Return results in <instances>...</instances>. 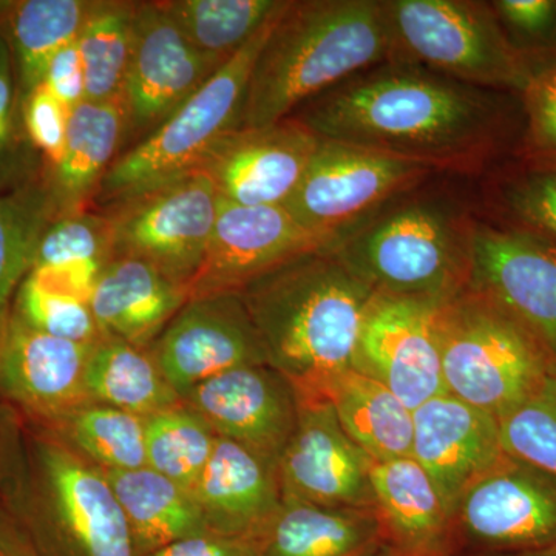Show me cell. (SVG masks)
Returning <instances> with one entry per match:
<instances>
[{"label":"cell","mask_w":556,"mask_h":556,"mask_svg":"<svg viewBox=\"0 0 556 556\" xmlns=\"http://www.w3.org/2000/svg\"><path fill=\"white\" fill-rule=\"evenodd\" d=\"M369 556H393V555L388 554V552H386V551H379V552H376V554H372Z\"/></svg>","instance_id":"obj_48"},{"label":"cell","mask_w":556,"mask_h":556,"mask_svg":"<svg viewBox=\"0 0 556 556\" xmlns=\"http://www.w3.org/2000/svg\"><path fill=\"white\" fill-rule=\"evenodd\" d=\"M24 471V419L0 399V495L13 501L20 493Z\"/></svg>","instance_id":"obj_42"},{"label":"cell","mask_w":556,"mask_h":556,"mask_svg":"<svg viewBox=\"0 0 556 556\" xmlns=\"http://www.w3.org/2000/svg\"><path fill=\"white\" fill-rule=\"evenodd\" d=\"M289 118L320 139L445 169L495 152L510 129L511 104L507 93L387 61L306 102Z\"/></svg>","instance_id":"obj_1"},{"label":"cell","mask_w":556,"mask_h":556,"mask_svg":"<svg viewBox=\"0 0 556 556\" xmlns=\"http://www.w3.org/2000/svg\"><path fill=\"white\" fill-rule=\"evenodd\" d=\"M123 101H84L72 110L64 155L46 179L56 218L87 211L100 192L102 179L115 163V153L126 137Z\"/></svg>","instance_id":"obj_25"},{"label":"cell","mask_w":556,"mask_h":556,"mask_svg":"<svg viewBox=\"0 0 556 556\" xmlns=\"http://www.w3.org/2000/svg\"><path fill=\"white\" fill-rule=\"evenodd\" d=\"M391 61L500 93L521 94L540 65L511 46L490 3L386 0Z\"/></svg>","instance_id":"obj_7"},{"label":"cell","mask_w":556,"mask_h":556,"mask_svg":"<svg viewBox=\"0 0 556 556\" xmlns=\"http://www.w3.org/2000/svg\"><path fill=\"white\" fill-rule=\"evenodd\" d=\"M497 420L508 456L556 478V375Z\"/></svg>","instance_id":"obj_37"},{"label":"cell","mask_w":556,"mask_h":556,"mask_svg":"<svg viewBox=\"0 0 556 556\" xmlns=\"http://www.w3.org/2000/svg\"><path fill=\"white\" fill-rule=\"evenodd\" d=\"M391 56L383 2L288 0L252 68L239 129L280 123Z\"/></svg>","instance_id":"obj_3"},{"label":"cell","mask_w":556,"mask_h":556,"mask_svg":"<svg viewBox=\"0 0 556 556\" xmlns=\"http://www.w3.org/2000/svg\"><path fill=\"white\" fill-rule=\"evenodd\" d=\"M506 456L492 413L447 391L413 409L412 457L433 479L453 515L464 493Z\"/></svg>","instance_id":"obj_21"},{"label":"cell","mask_w":556,"mask_h":556,"mask_svg":"<svg viewBox=\"0 0 556 556\" xmlns=\"http://www.w3.org/2000/svg\"><path fill=\"white\" fill-rule=\"evenodd\" d=\"M25 426L42 431L100 470L148 466L144 419L91 399L47 422Z\"/></svg>","instance_id":"obj_32"},{"label":"cell","mask_w":556,"mask_h":556,"mask_svg":"<svg viewBox=\"0 0 556 556\" xmlns=\"http://www.w3.org/2000/svg\"><path fill=\"white\" fill-rule=\"evenodd\" d=\"M70 113L72 110L62 104L43 84L21 101L25 134L49 161L50 169L56 167L64 155Z\"/></svg>","instance_id":"obj_41"},{"label":"cell","mask_w":556,"mask_h":556,"mask_svg":"<svg viewBox=\"0 0 556 556\" xmlns=\"http://www.w3.org/2000/svg\"><path fill=\"white\" fill-rule=\"evenodd\" d=\"M181 401L217 437L241 442L277 463L298 424V393L268 364L219 372Z\"/></svg>","instance_id":"obj_19"},{"label":"cell","mask_w":556,"mask_h":556,"mask_svg":"<svg viewBox=\"0 0 556 556\" xmlns=\"http://www.w3.org/2000/svg\"><path fill=\"white\" fill-rule=\"evenodd\" d=\"M188 300V289L149 263L115 257L98 277L89 305L105 336L149 350Z\"/></svg>","instance_id":"obj_24"},{"label":"cell","mask_w":556,"mask_h":556,"mask_svg":"<svg viewBox=\"0 0 556 556\" xmlns=\"http://www.w3.org/2000/svg\"><path fill=\"white\" fill-rule=\"evenodd\" d=\"M148 556H260V541L206 532L182 538Z\"/></svg>","instance_id":"obj_45"},{"label":"cell","mask_w":556,"mask_h":556,"mask_svg":"<svg viewBox=\"0 0 556 556\" xmlns=\"http://www.w3.org/2000/svg\"><path fill=\"white\" fill-rule=\"evenodd\" d=\"M269 367L300 401L327 399L353 369L358 336L375 292L331 249L292 260L239 292Z\"/></svg>","instance_id":"obj_2"},{"label":"cell","mask_w":556,"mask_h":556,"mask_svg":"<svg viewBox=\"0 0 556 556\" xmlns=\"http://www.w3.org/2000/svg\"><path fill=\"white\" fill-rule=\"evenodd\" d=\"M277 466L283 500L375 508V460L348 437L328 399H299L298 424Z\"/></svg>","instance_id":"obj_15"},{"label":"cell","mask_w":556,"mask_h":556,"mask_svg":"<svg viewBox=\"0 0 556 556\" xmlns=\"http://www.w3.org/2000/svg\"><path fill=\"white\" fill-rule=\"evenodd\" d=\"M283 3L285 0H166L160 5L193 47L225 64Z\"/></svg>","instance_id":"obj_33"},{"label":"cell","mask_w":556,"mask_h":556,"mask_svg":"<svg viewBox=\"0 0 556 556\" xmlns=\"http://www.w3.org/2000/svg\"><path fill=\"white\" fill-rule=\"evenodd\" d=\"M112 258L108 214L62 215L40 237L28 277L50 291L89 302L91 289Z\"/></svg>","instance_id":"obj_29"},{"label":"cell","mask_w":556,"mask_h":556,"mask_svg":"<svg viewBox=\"0 0 556 556\" xmlns=\"http://www.w3.org/2000/svg\"><path fill=\"white\" fill-rule=\"evenodd\" d=\"M219 203L217 188L201 170L112 203L113 258L142 260L189 289L206 255Z\"/></svg>","instance_id":"obj_9"},{"label":"cell","mask_w":556,"mask_h":556,"mask_svg":"<svg viewBox=\"0 0 556 556\" xmlns=\"http://www.w3.org/2000/svg\"><path fill=\"white\" fill-rule=\"evenodd\" d=\"M340 237L305 228L285 206L248 207L222 200L189 299L240 292L292 260L331 249Z\"/></svg>","instance_id":"obj_13"},{"label":"cell","mask_w":556,"mask_h":556,"mask_svg":"<svg viewBox=\"0 0 556 556\" xmlns=\"http://www.w3.org/2000/svg\"><path fill=\"white\" fill-rule=\"evenodd\" d=\"M56 218L49 186L28 181L0 192V325L35 263L40 237Z\"/></svg>","instance_id":"obj_34"},{"label":"cell","mask_w":556,"mask_h":556,"mask_svg":"<svg viewBox=\"0 0 556 556\" xmlns=\"http://www.w3.org/2000/svg\"><path fill=\"white\" fill-rule=\"evenodd\" d=\"M11 311L31 328L56 339L94 345L105 338L89 302L50 291L28 276L17 289Z\"/></svg>","instance_id":"obj_38"},{"label":"cell","mask_w":556,"mask_h":556,"mask_svg":"<svg viewBox=\"0 0 556 556\" xmlns=\"http://www.w3.org/2000/svg\"><path fill=\"white\" fill-rule=\"evenodd\" d=\"M91 348L40 332L11 311L0 325V399L31 426L87 401Z\"/></svg>","instance_id":"obj_20"},{"label":"cell","mask_w":556,"mask_h":556,"mask_svg":"<svg viewBox=\"0 0 556 556\" xmlns=\"http://www.w3.org/2000/svg\"><path fill=\"white\" fill-rule=\"evenodd\" d=\"M84 387L91 401L142 419L182 402L149 350L110 336L91 348Z\"/></svg>","instance_id":"obj_31"},{"label":"cell","mask_w":556,"mask_h":556,"mask_svg":"<svg viewBox=\"0 0 556 556\" xmlns=\"http://www.w3.org/2000/svg\"><path fill=\"white\" fill-rule=\"evenodd\" d=\"M437 332L445 391L496 417L556 375L543 345L477 289L439 306Z\"/></svg>","instance_id":"obj_6"},{"label":"cell","mask_w":556,"mask_h":556,"mask_svg":"<svg viewBox=\"0 0 556 556\" xmlns=\"http://www.w3.org/2000/svg\"><path fill=\"white\" fill-rule=\"evenodd\" d=\"M438 303L375 295L365 314L353 368L378 380L409 409L445 393Z\"/></svg>","instance_id":"obj_17"},{"label":"cell","mask_w":556,"mask_h":556,"mask_svg":"<svg viewBox=\"0 0 556 556\" xmlns=\"http://www.w3.org/2000/svg\"><path fill=\"white\" fill-rule=\"evenodd\" d=\"M479 556H556V546L547 547V548H538V551L518 552V554L479 555Z\"/></svg>","instance_id":"obj_47"},{"label":"cell","mask_w":556,"mask_h":556,"mask_svg":"<svg viewBox=\"0 0 556 556\" xmlns=\"http://www.w3.org/2000/svg\"><path fill=\"white\" fill-rule=\"evenodd\" d=\"M149 351L181 399L219 372L268 364L239 292L189 299Z\"/></svg>","instance_id":"obj_16"},{"label":"cell","mask_w":556,"mask_h":556,"mask_svg":"<svg viewBox=\"0 0 556 556\" xmlns=\"http://www.w3.org/2000/svg\"><path fill=\"white\" fill-rule=\"evenodd\" d=\"M327 399L348 437L375 463L412 456L413 409L378 380L348 369Z\"/></svg>","instance_id":"obj_30"},{"label":"cell","mask_w":556,"mask_h":556,"mask_svg":"<svg viewBox=\"0 0 556 556\" xmlns=\"http://www.w3.org/2000/svg\"><path fill=\"white\" fill-rule=\"evenodd\" d=\"M519 100L525 116L522 149L529 167L556 169V62L536 70Z\"/></svg>","instance_id":"obj_39"},{"label":"cell","mask_w":556,"mask_h":556,"mask_svg":"<svg viewBox=\"0 0 556 556\" xmlns=\"http://www.w3.org/2000/svg\"><path fill=\"white\" fill-rule=\"evenodd\" d=\"M419 188L348 229L331 248L375 294L444 305L470 285L473 219Z\"/></svg>","instance_id":"obj_4"},{"label":"cell","mask_w":556,"mask_h":556,"mask_svg":"<svg viewBox=\"0 0 556 556\" xmlns=\"http://www.w3.org/2000/svg\"><path fill=\"white\" fill-rule=\"evenodd\" d=\"M438 170L424 161L320 139L305 177L285 207L305 228L343 236Z\"/></svg>","instance_id":"obj_10"},{"label":"cell","mask_w":556,"mask_h":556,"mask_svg":"<svg viewBox=\"0 0 556 556\" xmlns=\"http://www.w3.org/2000/svg\"><path fill=\"white\" fill-rule=\"evenodd\" d=\"M137 3L94 0L76 39L86 73L87 101H115L123 97Z\"/></svg>","instance_id":"obj_35"},{"label":"cell","mask_w":556,"mask_h":556,"mask_svg":"<svg viewBox=\"0 0 556 556\" xmlns=\"http://www.w3.org/2000/svg\"><path fill=\"white\" fill-rule=\"evenodd\" d=\"M0 556H40L9 497L0 495Z\"/></svg>","instance_id":"obj_46"},{"label":"cell","mask_w":556,"mask_h":556,"mask_svg":"<svg viewBox=\"0 0 556 556\" xmlns=\"http://www.w3.org/2000/svg\"><path fill=\"white\" fill-rule=\"evenodd\" d=\"M375 511L382 551L393 556H460L455 518L412 456L375 463Z\"/></svg>","instance_id":"obj_22"},{"label":"cell","mask_w":556,"mask_h":556,"mask_svg":"<svg viewBox=\"0 0 556 556\" xmlns=\"http://www.w3.org/2000/svg\"><path fill=\"white\" fill-rule=\"evenodd\" d=\"M94 0L0 2V36L16 67L20 102L40 86L51 60L78 39Z\"/></svg>","instance_id":"obj_28"},{"label":"cell","mask_w":556,"mask_h":556,"mask_svg":"<svg viewBox=\"0 0 556 556\" xmlns=\"http://www.w3.org/2000/svg\"><path fill=\"white\" fill-rule=\"evenodd\" d=\"M144 431L148 467L193 495L217 434L182 402L146 417Z\"/></svg>","instance_id":"obj_36"},{"label":"cell","mask_w":556,"mask_h":556,"mask_svg":"<svg viewBox=\"0 0 556 556\" xmlns=\"http://www.w3.org/2000/svg\"><path fill=\"white\" fill-rule=\"evenodd\" d=\"M258 541L260 556H369L382 551L375 508L291 500H283Z\"/></svg>","instance_id":"obj_26"},{"label":"cell","mask_w":556,"mask_h":556,"mask_svg":"<svg viewBox=\"0 0 556 556\" xmlns=\"http://www.w3.org/2000/svg\"><path fill=\"white\" fill-rule=\"evenodd\" d=\"M460 556L518 554L556 546V478L506 456L455 508Z\"/></svg>","instance_id":"obj_11"},{"label":"cell","mask_w":556,"mask_h":556,"mask_svg":"<svg viewBox=\"0 0 556 556\" xmlns=\"http://www.w3.org/2000/svg\"><path fill=\"white\" fill-rule=\"evenodd\" d=\"M320 138L295 118L225 135L199 169L222 200L239 206H285L294 195Z\"/></svg>","instance_id":"obj_18"},{"label":"cell","mask_w":556,"mask_h":556,"mask_svg":"<svg viewBox=\"0 0 556 556\" xmlns=\"http://www.w3.org/2000/svg\"><path fill=\"white\" fill-rule=\"evenodd\" d=\"M503 201L511 222L556 239V169L529 167L503 186Z\"/></svg>","instance_id":"obj_40"},{"label":"cell","mask_w":556,"mask_h":556,"mask_svg":"<svg viewBox=\"0 0 556 556\" xmlns=\"http://www.w3.org/2000/svg\"><path fill=\"white\" fill-rule=\"evenodd\" d=\"M40 556H135L112 485L42 431L25 426V471L11 501Z\"/></svg>","instance_id":"obj_5"},{"label":"cell","mask_w":556,"mask_h":556,"mask_svg":"<svg viewBox=\"0 0 556 556\" xmlns=\"http://www.w3.org/2000/svg\"><path fill=\"white\" fill-rule=\"evenodd\" d=\"M42 84L70 110L87 101L86 73L76 40L51 60Z\"/></svg>","instance_id":"obj_44"},{"label":"cell","mask_w":556,"mask_h":556,"mask_svg":"<svg viewBox=\"0 0 556 556\" xmlns=\"http://www.w3.org/2000/svg\"><path fill=\"white\" fill-rule=\"evenodd\" d=\"M283 7L247 46L163 124L110 166L100 195L110 203L199 169L211 149L240 127L252 68Z\"/></svg>","instance_id":"obj_8"},{"label":"cell","mask_w":556,"mask_h":556,"mask_svg":"<svg viewBox=\"0 0 556 556\" xmlns=\"http://www.w3.org/2000/svg\"><path fill=\"white\" fill-rule=\"evenodd\" d=\"M17 108H21L16 67L9 43L0 36V166L17 148Z\"/></svg>","instance_id":"obj_43"},{"label":"cell","mask_w":556,"mask_h":556,"mask_svg":"<svg viewBox=\"0 0 556 556\" xmlns=\"http://www.w3.org/2000/svg\"><path fill=\"white\" fill-rule=\"evenodd\" d=\"M277 464L241 442L217 437L193 490L207 529L258 540L283 503Z\"/></svg>","instance_id":"obj_23"},{"label":"cell","mask_w":556,"mask_h":556,"mask_svg":"<svg viewBox=\"0 0 556 556\" xmlns=\"http://www.w3.org/2000/svg\"><path fill=\"white\" fill-rule=\"evenodd\" d=\"M129 526L135 556H148L182 538L211 532L195 497L146 466L102 470Z\"/></svg>","instance_id":"obj_27"},{"label":"cell","mask_w":556,"mask_h":556,"mask_svg":"<svg viewBox=\"0 0 556 556\" xmlns=\"http://www.w3.org/2000/svg\"><path fill=\"white\" fill-rule=\"evenodd\" d=\"M468 287L495 300L556 364V239L521 223H475Z\"/></svg>","instance_id":"obj_12"},{"label":"cell","mask_w":556,"mask_h":556,"mask_svg":"<svg viewBox=\"0 0 556 556\" xmlns=\"http://www.w3.org/2000/svg\"><path fill=\"white\" fill-rule=\"evenodd\" d=\"M225 64L193 47L160 2H138L121 97L126 135L148 137L159 129Z\"/></svg>","instance_id":"obj_14"}]
</instances>
